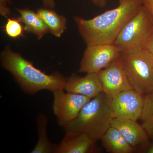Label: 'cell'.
<instances>
[{"label":"cell","mask_w":153,"mask_h":153,"mask_svg":"<svg viewBox=\"0 0 153 153\" xmlns=\"http://www.w3.org/2000/svg\"><path fill=\"white\" fill-rule=\"evenodd\" d=\"M143 5L141 0H119L116 7L90 19L74 17L80 36L87 46L113 44L127 23Z\"/></svg>","instance_id":"6da1fadb"},{"label":"cell","mask_w":153,"mask_h":153,"mask_svg":"<svg viewBox=\"0 0 153 153\" xmlns=\"http://www.w3.org/2000/svg\"><path fill=\"white\" fill-rule=\"evenodd\" d=\"M1 61L2 68L12 74L27 94L34 95L43 90L53 93L64 89L66 79L65 76L58 72L47 74L19 53L12 51L9 46L1 53Z\"/></svg>","instance_id":"7a4b0ae2"},{"label":"cell","mask_w":153,"mask_h":153,"mask_svg":"<svg viewBox=\"0 0 153 153\" xmlns=\"http://www.w3.org/2000/svg\"><path fill=\"white\" fill-rule=\"evenodd\" d=\"M111 100L103 92L91 99L75 119L63 128L65 132L82 133L96 140H100L111 126L114 119Z\"/></svg>","instance_id":"3957f363"},{"label":"cell","mask_w":153,"mask_h":153,"mask_svg":"<svg viewBox=\"0 0 153 153\" xmlns=\"http://www.w3.org/2000/svg\"><path fill=\"white\" fill-rule=\"evenodd\" d=\"M124 69L133 89L145 95L153 92V56L141 48L121 54Z\"/></svg>","instance_id":"277c9868"},{"label":"cell","mask_w":153,"mask_h":153,"mask_svg":"<svg viewBox=\"0 0 153 153\" xmlns=\"http://www.w3.org/2000/svg\"><path fill=\"white\" fill-rule=\"evenodd\" d=\"M153 27L152 18L143 5L121 30L114 44L121 54L141 49Z\"/></svg>","instance_id":"5b68a950"},{"label":"cell","mask_w":153,"mask_h":153,"mask_svg":"<svg viewBox=\"0 0 153 153\" xmlns=\"http://www.w3.org/2000/svg\"><path fill=\"white\" fill-rule=\"evenodd\" d=\"M52 110L58 125L64 128L75 119L83 107L91 99L76 94L64 91L53 92Z\"/></svg>","instance_id":"8992f818"},{"label":"cell","mask_w":153,"mask_h":153,"mask_svg":"<svg viewBox=\"0 0 153 153\" xmlns=\"http://www.w3.org/2000/svg\"><path fill=\"white\" fill-rule=\"evenodd\" d=\"M121 53L114 44L87 46L79 69L82 73H98L120 57Z\"/></svg>","instance_id":"52a82bcc"},{"label":"cell","mask_w":153,"mask_h":153,"mask_svg":"<svg viewBox=\"0 0 153 153\" xmlns=\"http://www.w3.org/2000/svg\"><path fill=\"white\" fill-rule=\"evenodd\" d=\"M144 104V95L133 89L122 91L112 98L111 107L114 118L140 119Z\"/></svg>","instance_id":"ba28073f"},{"label":"cell","mask_w":153,"mask_h":153,"mask_svg":"<svg viewBox=\"0 0 153 153\" xmlns=\"http://www.w3.org/2000/svg\"><path fill=\"white\" fill-rule=\"evenodd\" d=\"M97 74L102 92L111 98L124 91L133 89L120 57Z\"/></svg>","instance_id":"9c48e42d"},{"label":"cell","mask_w":153,"mask_h":153,"mask_svg":"<svg viewBox=\"0 0 153 153\" xmlns=\"http://www.w3.org/2000/svg\"><path fill=\"white\" fill-rule=\"evenodd\" d=\"M64 90L90 99L95 97L102 92L97 73H88L84 76L72 74L66 78Z\"/></svg>","instance_id":"30bf717a"},{"label":"cell","mask_w":153,"mask_h":153,"mask_svg":"<svg viewBox=\"0 0 153 153\" xmlns=\"http://www.w3.org/2000/svg\"><path fill=\"white\" fill-rule=\"evenodd\" d=\"M54 153H91L97 151L94 139L82 133L66 131Z\"/></svg>","instance_id":"8fae6325"},{"label":"cell","mask_w":153,"mask_h":153,"mask_svg":"<svg viewBox=\"0 0 153 153\" xmlns=\"http://www.w3.org/2000/svg\"><path fill=\"white\" fill-rule=\"evenodd\" d=\"M111 126L117 129L124 138L133 148L146 147L149 144V137L142 125L137 121L128 119L114 118Z\"/></svg>","instance_id":"7c38bea8"},{"label":"cell","mask_w":153,"mask_h":153,"mask_svg":"<svg viewBox=\"0 0 153 153\" xmlns=\"http://www.w3.org/2000/svg\"><path fill=\"white\" fill-rule=\"evenodd\" d=\"M16 10L20 14L18 18L24 25L25 32L36 35L38 40L49 33L47 25L37 12L28 9H16Z\"/></svg>","instance_id":"4fadbf2b"},{"label":"cell","mask_w":153,"mask_h":153,"mask_svg":"<svg viewBox=\"0 0 153 153\" xmlns=\"http://www.w3.org/2000/svg\"><path fill=\"white\" fill-rule=\"evenodd\" d=\"M100 140L108 152L131 153L134 151V149L129 144L117 129L111 126Z\"/></svg>","instance_id":"5bb4252c"},{"label":"cell","mask_w":153,"mask_h":153,"mask_svg":"<svg viewBox=\"0 0 153 153\" xmlns=\"http://www.w3.org/2000/svg\"><path fill=\"white\" fill-rule=\"evenodd\" d=\"M48 118L44 114H38L36 118L38 140L31 153H54L57 145L51 142L48 137Z\"/></svg>","instance_id":"9a60e30c"},{"label":"cell","mask_w":153,"mask_h":153,"mask_svg":"<svg viewBox=\"0 0 153 153\" xmlns=\"http://www.w3.org/2000/svg\"><path fill=\"white\" fill-rule=\"evenodd\" d=\"M37 13L47 25L49 33L60 38L67 28L66 18L48 8L38 9Z\"/></svg>","instance_id":"2e32d148"},{"label":"cell","mask_w":153,"mask_h":153,"mask_svg":"<svg viewBox=\"0 0 153 153\" xmlns=\"http://www.w3.org/2000/svg\"><path fill=\"white\" fill-rule=\"evenodd\" d=\"M140 119L149 137L153 139V92L144 95L143 109Z\"/></svg>","instance_id":"e0dca14e"},{"label":"cell","mask_w":153,"mask_h":153,"mask_svg":"<svg viewBox=\"0 0 153 153\" xmlns=\"http://www.w3.org/2000/svg\"><path fill=\"white\" fill-rule=\"evenodd\" d=\"M3 31L10 38L16 39L24 36V25L18 18H7V21L4 27Z\"/></svg>","instance_id":"ac0fdd59"},{"label":"cell","mask_w":153,"mask_h":153,"mask_svg":"<svg viewBox=\"0 0 153 153\" xmlns=\"http://www.w3.org/2000/svg\"><path fill=\"white\" fill-rule=\"evenodd\" d=\"M142 48L146 49L153 56V27L145 40Z\"/></svg>","instance_id":"d6986e66"},{"label":"cell","mask_w":153,"mask_h":153,"mask_svg":"<svg viewBox=\"0 0 153 153\" xmlns=\"http://www.w3.org/2000/svg\"><path fill=\"white\" fill-rule=\"evenodd\" d=\"M10 3V0H0V14L6 18H8L10 13V10L8 7Z\"/></svg>","instance_id":"ffe728a7"},{"label":"cell","mask_w":153,"mask_h":153,"mask_svg":"<svg viewBox=\"0 0 153 153\" xmlns=\"http://www.w3.org/2000/svg\"><path fill=\"white\" fill-rule=\"evenodd\" d=\"M143 5L147 9L153 20V0H141Z\"/></svg>","instance_id":"44dd1931"},{"label":"cell","mask_w":153,"mask_h":153,"mask_svg":"<svg viewBox=\"0 0 153 153\" xmlns=\"http://www.w3.org/2000/svg\"><path fill=\"white\" fill-rule=\"evenodd\" d=\"M95 5L99 7H104L106 5L107 0H90Z\"/></svg>","instance_id":"7402d4cb"},{"label":"cell","mask_w":153,"mask_h":153,"mask_svg":"<svg viewBox=\"0 0 153 153\" xmlns=\"http://www.w3.org/2000/svg\"><path fill=\"white\" fill-rule=\"evenodd\" d=\"M43 4L46 8L52 9L55 7V0H42Z\"/></svg>","instance_id":"603a6c76"},{"label":"cell","mask_w":153,"mask_h":153,"mask_svg":"<svg viewBox=\"0 0 153 153\" xmlns=\"http://www.w3.org/2000/svg\"><path fill=\"white\" fill-rule=\"evenodd\" d=\"M148 145L146 146L147 147L146 149V152L153 153V144L150 145V146Z\"/></svg>","instance_id":"cb8c5ba5"}]
</instances>
